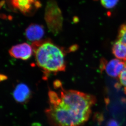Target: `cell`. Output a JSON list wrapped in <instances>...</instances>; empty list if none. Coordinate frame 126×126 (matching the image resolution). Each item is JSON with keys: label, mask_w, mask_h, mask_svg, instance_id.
Returning <instances> with one entry per match:
<instances>
[{"label": "cell", "mask_w": 126, "mask_h": 126, "mask_svg": "<svg viewBox=\"0 0 126 126\" xmlns=\"http://www.w3.org/2000/svg\"></svg>", "instance_id": "16"}, {"label": "cell", "mask_w": 126, "mask_h": 126, "mask_svg": "<svg viewBox=\"0 0 126 126\" xmlns=\"http://www.w3.org/2000/svg\"><path fill=\"white\" fill-rule=\"evenodd\" d=\"M125 66V62L115 59L111 60L103 67L109 76L116 78L120 75Z\"/></svg>", "instance_id": "8"}, {"label": "cell", "mask_w": 126, "mask_h": 126, "mask_svg": "<svg viewBox=\"0 0 126 126\" xmlns=\"http://www.w3.org/2000/svg\"><path fill=\"white\" fill-rule=\"evenodd\" d=\"M5 0H2L1 1H0V9H1L2 7L5 5Z\"/></svg>", "instance_id": "15"}, {"label": "cell", "mask_w": 126, "mask_h": 126, "mask_svg": "<svg viewBox=\"0 0 126 126\" xmlns=\"http://www.w3.org/2000/svg\"><path fill=\"white\" fill-rule=\"evenodd\" d=\"M6 3L11 11L27 16H33L42 6L39 0H6Z\"/></svg>", "instance_id": "4"}, {"label": "cell", "mask_w": 126, "mask_h": 126, "mask_svg": "<svg viewBox=\"0 0 126 126\" xmlns=\"http://www.w3.org/2000/svg\"><path fill=\"white\" fill-rule=\"evenodd\" d=\"M119 0H100L102 5L106 9H110L115 7Z\"/></svg>", "instance_id": "11"}, {"label": "cell", "mask_w": 126, "mask_h": 126, "mask_svg": "<svg viewBox=\"0 0 126 126\" xmlns=\"http://www.w3.org/2000/svg\"><path fill=\"white\" fill-rule=\"evenodd\" d=\"M106 126H119V125L116 121L111 119L109 120L107 123Z\"/></svg>", "instance_id": "13"}, {"label": "cell", "mask_w": 126, "mask_h": 126, "mask_svg": "<svg viewBox=\"0 0 126 126\" xmlns=\"http://www.w3.org/2000/svg\"><path fill=\"white\" fill-rule=\"evenodd\" d=\"M118 41L126 45V22L122 25L119 28Z\"/></svg>", "instance_id": "10"}, {"label": "cell", "mask_w": 126, "mask_h": 126, "mask_svg": "<svg viewBox=\"0 0 126 126\" xmlns=\"http://www.w3.org/2000/svg\"><path fill=\"white\" fill-rule=\"evenodd\" d=\"M7 78L6 76H5V75H3L2 74H0V81H2Z\"/></svg>", "instance_id": "14"}, {"label": "cell", "mask_w": 126, "mask_h": 126, "mask_svg": "<svg viewBox=\"0 0 126 126\" xmlns=\"http://www.w3.org/2000/svg\"><path fill=\"white\" fill-rule=\"evenodd\" d=\"M119 79L122 85L126 87V62L124 69L119 75Z\"/></svg>", "instance_id": "12"}, {"label": "cell", "mask_w": 126, "mask_h": 126, "mask_svg": "<svg viewBox=\"0 0 126 126\" xmlns=\"http://www.w3.org/2000/svg\"><path fill=\"white\" fill-rule=\"evenodd\" d=\"M44 18L49 30L54 34H58L62 31L63 23L62 12L55 0L47 1Z\"/></svg>", "instance_id": "3"}, {"label": "cell", "mask_w": 126, "mask_h": 126, "mask_svg": "<svg viewBox=\"0 0 126 126\" xmlns=\"http://www.w3.org/2000/svg\"><path fill=\"white\" fill-rule=\"evenodd\" d=\"M46 113L53 126H78L87 121L96 100L94 96L75 90L49 92Z\"/></svg>", "instance_id": "1"}, {"label": "cell", "mask_w": 126, "mask_h": 126, "mask_svg": "<svg viewBox=\"0 0 126 126\" xmlns=\"http://www.w3.org/2000/svg\"><path fill=\"white\" fill-rule=\"evenodd\" d=\"M33 52L32 46L26 43L15 45L9 50V53L11 57L23 60L29 59Z\"/></svg>", "instance_id": "5"}, {"label": "cell", "mask_w": 126, "mask_h": 126, "mask_svg": "<svg viewBox=\"0 0 126 126\" xmlns=\"http://www.w3.org/2000/svg\"><path fill=\"white\" fill-rule=\"evenodd\" d=\"M112 52L113 54L118 59L126 61V45L118 40L113 45Z\"/></svg>", "instance_id": "9"}, {"label": "cell", "mask_w": 126, "mask_h": 126, "mask_svg": "<svg viewBox=\"0 0 126 126\" xmlns=\"http://www.w3.org/2000/svg\"><path fill=\"white\" fill-rule=\"evenodd\" d=\"M37 65L46 73L63 71L64 54L60 48L48 41L34 42L32 45Z\"/></svg>", "instance_id": "2"}, {"label": "cell", "mask_w": 126, "mask_h": 126, "mask_svg": "<svg viewBox=\"0 0 126 126\" xmlns=\"http://www.w3.org/2000/svg\"><path fill=\"white\" fill-rule=\"evenodd\" d=\"M31 91L29 87L23 83L17 84L13 92L14 98L18 103L27 102L31 98Z\"/></svg>", "instance_id": "6"}, {"label": "cell", "mask_w": 126, "mask_h": 126, "mask_svg": "<svg viewBox=\"0 0 126 126\" xmlns=\"http://www.w3.org/2000/svg\"><path fill=\"white\" fill-rule=\"evenodd\" d=\"M45 34V30L41 25L32 23L26 29L25 35L26 39L33 42L39 41Z\"/></svg>", "instance_id": "7"}]
</instances>
